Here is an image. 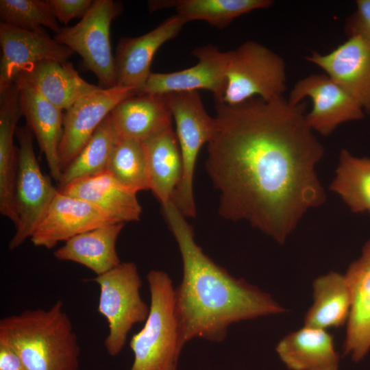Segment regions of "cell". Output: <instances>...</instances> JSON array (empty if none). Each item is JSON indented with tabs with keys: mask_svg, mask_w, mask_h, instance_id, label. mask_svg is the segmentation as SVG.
I'll return each instance as SVG.
<instances>
[{
	"mask_svg": "<svg viewBox=\"0 0 370 370\" xmlns=\"http://www.w3.org/2000/svg\"><path fill=\"white\" fill-rule=\"evenodd\" d=\"M19 91L20 105L26 126L36 136L52 178L61 180L62 171L59 147L63 134V110L47 99L30 83L18 75L14 81Z\"/></svg>",
	"mask_w": 370,
	"mask_h": 370,
	"instance_id": "obj_17",
	"label": "cell"
},
{
	"mask_svg": "<svg viewBox=\"0 0 370 370\" xmlns=\"http://www.w3.org/2000/svg\"><path fill=\"white\" fill-rule=\"evenodd\" d=\"M58 21L67 25L75 18H82L92 4V0H47Z\"/></svg>",
	"mask_w": 370,
	"mask_h": 370,
	"instance_id": "obj_33",
	"label": "cell"
},
{
	"mask_svg": "<svg viewBox=\"0 0 370 370\" xmlns=\"http://www.w3.org/2000/svg\"><path fill=\"white\" fill-rule=\"evenodd\" d=\"M16 136L17 171L15 184L16 231L8 247L14 250L30 238L44 219L57 192L50 177L38 164L33 147V134L27 127H18Z\"/></svg>",
	"mask_w": 370,
	"mask_h": 370,
	"instance_id": "obj_9",
	"label": "cell"
},
{
	"mask_svg": "<svg viewBox=\"0 0 370 370\" xmlns=\"http://www.w3.org/2000/svg\"><path fill=\"white\" fill-rule=\"evenodd\" d=\"M150 293L148 317L131 338L134 360L129 370H176L185 345L175 308V287L168 273L151 270L147 276Z\"/></svg>",
	"mask_w": 370,
	"mask_h": 370,
	"instance_id": "obj_4",
	"label": "cell"
},
{
	"mask_svg": "<svg viewBox=\"0 0 370 370\" xmlns=\"http://www.w3.org/2000/svg\"><path fill=\"white\" fill-rule=\"evenodd\" d=\"M143 144L147 158L149 190L162 207L172 201L182 177V160L177 135L170 127Z\"/></svg>",
	"mask_w": 370,
	"mask_h": 370,
	"instance_id": "obj_24",
	"label": "cell"
},
{
	"mask_svg": "<svg viewBox=\"0 0 370 370\" xmlns=\"http://www.w3.org/2000/svg\"><path fill=\"white\" fill-rule=\"evenodd\" d=\"M313 303L304 317V326L325 330L347 323L352 303L345 274L336 271L317 278L312 283Z\"/></svg>",
	"mask_w": 370,
	"mask_h": 370,
	"instance_id": "obj_25",
	"label": "cell"
},
{
	"mask_svg": "<svg viewBox=\"0 0 370 370\" xmlns=\"http://www.w3.org/2000/svg\"><path fill=\"white\" fill-rule=\"evenodd\" d=\"M18 75L63 111L82 97L101 88L85 81L69 61H42Z\"/></svg>",
	"mask_w": 370,
	"mask_h": 370,
	"instance_id": "obj_23",
	"label": "cell"
},
{
	"mask_svg": "<svg viewBox=\"0 0 370 370\" xmlns=\"http://www.w3.org/2000/svg\"><path fill=\"white\" fill-rule=\"evenodd\" d=\"M58 191L93 204L117 222L138 221L141 217L137 193L123 186L107 170L75 180Z\"/></svg>",
	"mask_w": 370,
	"mask_h": 370,
	"instance_id": "obj_20",
	"label": "cell"
},
{
	"mask_svg": "<svg viewBox=\"0 0 370 370\" xmlns=\"http://www.w3.org/2000/svg\"><path fill=\"white\" fill-rule=\"evenodd\" d=\"M117 138L109 114L82 151L63 171L58 190L75 180L106 171Z\"/></svg>",
	"mask_w": 370,
	"mask_h": 370,
	"instance_id": "obj_29",
	"label": "cell"
},
{
	"mask_svg": "<svg viewBox=\"0 0 370 370\" xmlns=\"http://www.w3.org/2000/svg\"><path fill=\"white\" fill-rule=\"evenodd\" d=\"M279 358L290 370H338L339 355L325 330L304 326L290 332L276 346Z\"/></svg>",
	"mask_w": 370,
	"mask_h": 370,
	"instance_id": "obj_21",
	"label": "cell"
},
{
	"mask_svg": "<svg viewBox=\"0 0 370 370\" xmlns=\"http://www.w3.org/2000/svg\"><path fill=\"white\" fill-rule=\"evenodd\" d=\"M1 23L28 31H40L44 27L58 34L61 27L47 1L1 0Z\"/></svg>",
	"mask_w": 370,
	"mask_h": 370,
	"instance_id": "obj_31",
	"label": "cell"
},
{
	"mask_svg": "<svg viewBox=\"0 0 370 370\" xmlns=\"http://www.w3.org/2000/svg\"><path fill=\"white\" fill-rule=\"evenodd\" d=\"M186 23L176 14L143 35L121 38L114 56L116 85L134 88L138 95L151 73V64L158 49L175 38Z\"/></svg>",
	"mask_w": 370,
	"mask_h": 370,
	"instance_id": "obj_16",
	"label": "cell"
},
{
	"mask_svg": "<svg viewBox=\"0 0 370 370\" xmlns=\"http://www.w3.org/2000/svg\"><path fill=\"white\" fill-rule=\"evenodd\" d=\"M122 10L119 2L95 0L79 22L61 27L53 37L81 56L84 67L97 77L102 88L116 86L110 29L112 21Z\"/></svg>",
	"mask_w": 370,
	"mask_h": 370,
	"instance_id": "obj_8",
	"label": "cell"
},
{
	"mask_svg": "<svg viewBox=\"0 0 370 370\" xmlns=\"http://www.w3.org/2000/svg\"><path fill=\"white\" fill-rule=\"evenodd\" d=\"M321 68L370 114V45L352 36L330 52L306 57Z\"/></svg>",
	"mask_w": 370,
	"mask_h": 370,
	"instance_id": "obj_15",
	"label": "cell"
},
{
	"mask_svg": "<svg viewBox=\"0 0 370 370\" xmlns=\"http://www.w3.org/2000/svg\"><path fill=\"white\" fill-rule=\"evenodd\" d=\"M0 88L8 86L19 73L38 62L64 63L74 53L45 29L28 31L3 23H0Z\"/></svg>",
	"mask_w": 370,
	"mask_h": 370,
	"instance_id": "obj_13",
	"label": "cell"
},
{
	"mask_svg": "<svg viewBox=\"0 0 370 370\" xmlns=\"http://www.w3.org/2000/svg\"><path fill=\"white\" fill-rule=\"evenodd\" d=\"M229 51L226 88L218 103L232 106L253 97L270 101L284 97L286 66L282 57L254 40Z\"/></svg>",
	"mask_w": 370,
	"mask_h": 370,
	"instance_id": "obj_5",
	"label": "cell"
},
{
	"mask_svg": "<svg viewBox=\"0 0 370 370\" xmlns=\"http://www.w3.org/2000/svg\"><path fill=\"white\" fill-rule=\"evenodd\" d=\"M348 37H358L370 45V0H357L356 9L346 21Z\"/></svg>",
	"mask_w": 370,
	"mask_h": 370,
	"instance_id": "obj_32",
	"label": "cell"
},
{
	"mask_svg": "<svg viewBox=\"0 0 370 370\" xmlns=\"http://www.w3.org/2000/svg\"><path fill=\"white\" fill-rule=\"evenodd\" d=\"M330 188L352 212L370 214V158H358L342 149Z\"/></svg>",
	"mask_w": 370,
	"mask_h": 370,
	"instance_id": "obj_28",
	"label": "cell"
},
{
	"mask_svg": "<svg viewBox=\"0 0 370 370\" xmlns=\"http://www.w3.org/2000/svg\"><path fill=\"white\" fill-rule=\"evenodd\" d=\"M206 170L225 219L245 221L283 244L325 194L315 171L324 154L307 123L306 103L282 97L216 102Z\"/></svg>",
	"mask_w": 370,
	"mask_h": 370,
	"instance_id": "obj_1",
	"label": "cell"
},
{
	"mask_svg": "<svg viewBox=\"0 0 370 370\" xmlns=\"http://www.w3.org/2000/svg\"><path fill=\"white\" fill-rule=\"evenodd\" d=\"M21 116L20 112L12 106L0 110V213L15 227L18 221L14 200L17 150L14 137Z\"/></svg>",
	"mask_w": 370,
	"mask_h": 370,
	"instance_id": "obj_27",
	"label": "cell"
},
{
	"mask_svg": "<svg viewBox=\"0 0 370 370\" xmlns=\"http://www.w3.org/2000/svg\"><path fill=\"white\" fill-rule=\"evenodd\" d=\"M176 126V135L182 160V173L172 201L186 217H196L193 179L198 153L213 138L215 117L206 112L198 91L164 95Z\"/></svg>",
	"mask_w": 370,
	"mask_h": 370,
	"instance_id": "obj_6",
	"label": "cell"
},
{
	"mask_svg": "<svg viewBox=\"0 0 370 370\" xmlns=\"http://www.w3.org/2000/svg\"><path fill=\"white\" fill-rule=\"evenodd\" d=\"M0 370H25L17 352L2 341H0Z\"/></svg>",
	"mask_w": 370,
	"mask_h": 370,
	"instance_id": "obj_34",
	"label": "cell"
},
{
	"mask_svg": "<svg viewBox=\"0 0 370 370\" xmlns=\"http://www.w3.org/2000/svg\"><path fill=\"white\" fill-rule=\"evenodd\" d=\"M106 170L123 186L136 193L149 190L147 158L141 142L118 137Z\"/></svg>",
	"mask_w": 370,
	"mask_h": 370,
	"instance_id": "obj_30",
	"label": "cell"
},
{
	"mask_svg": "<svg viewBox=\"0 0 370 370\" xmlns=\"http://www.w3.org/2000/svg\"><path fill=\"white\" fill-rule=\"evenodd\" d=\"M124 225L110 223L75 236L53 256L59 260L80 264L97 275H102L121 263L116 243Z\"/></svg>",
	"mask_w": 370,
	"mask_h": 370,
	"instance_id": "obj_22",
	"label": "cell"
},
{
	"mask_svg": "<svg viewBox=\"0 0 370 370\" xmlns=\"http://www.w3.org/2000/svg\"><path fill=\"white\" fill-rule=\"evenodd\" d=\"M136 95L132 87L100 88L77 101L64 111L63 134L59 147L62 171L73 160L97 127L122 101Z\"/></svg>",
	"mask_w": 370,
	"mask_h": 370,
	"instance_id": "obj_11",
	"label": "cell"
},
{
	"mask_svg": "<svg viewBox=\"0 0 370 370\" xmlns=\"http://www.w3.org/2000/svg\"><path fill=\"white\" fill-rule=\"evenodd\" d=\"M92 280L100 288L98 312L109 328L104 346L110 356H116L123 350L133 326L148 317L149 306L140 293L142 280L136 264L125 262Z\"/></svg>",
	"mask_w": 370,
	"mask_h": 370,
	"instance_id": "obj_7",
	"label": "cell"
},
{
	"mask_svg": "<svg viewBox=\"0 0 370 370\" xmlns=\"http://www.w3.org/2000/svg\"><path fill=\"white\" fill-rule=\"evenodd\" d=\"M0 341L11 346L25 370H77L80 347L63 303L25 310L0 320Z\"/></svg>",
	"mask_w": 370,
	"mask_h": 370,
	"instance_id": "obj_3",
	"label": "cell"
},
{
	"mask_svg": "<svg viewBox=\"0 0 370 370\" xmlns=\"http://www.w3.org/2000/svg\"><path fill=\"white\" fill-rule=\"evenodd\" d=\"M193 53L198 59L197 64L176 72H151L138 95H166L203 89L211 92L216 102L220 101L226 88L230 51H221L217 47L208 45L195 48Z\"/></svg>",
	"mask_w": 370,
	"mask_h": 370,
	"instance_id": "obj_12",
	"label": "cell"
},
{
	"mask_svg": "<svg viewBox=\"0 0 370 370\" xmlns=\"http://www.w3.org/2000/svg\"><path fill=\"white\" fill-rule=\"evenodd\" d=\"M273 3L271 0H153L147 4L150 12L173 8L186 23L199 20L223 28L237 17Z\"/></svg>",
	"mask_w": 370,
	"mask_h": 370,
	"instance_id": "obj_26",
	"label": "cell"
},
{
	"mask_svg": "<svg viewBox=\"0 0 370 370\" xmlns=\"http://www.w3.org/2000/svg\"><path fill=\"white\" fill-rule=\"evenodd\" d=\"M345 274L350 285L352 303L343 350L354 362H358L370 349V240Z\"/></svg>",
	"mask_w": 370,
	"mask_h": 370,
	"instance_id": "obj_18",
	"label": "cell"
},
{
	"mask_svg": "<svg viewBox=\"0 0 370 370\" xmlns=\"http://www.w3.org/2000/svg\"><path fill=\"white\" fill-rule=\"evenodd\" d=\"M120 223L93 204L58 192L31 238L36 247L52 249L62 241L98 227Z\"/></svg>",
	"mask_w": 370,
	"mask_h": 370,
	"instance_id": "obj_14",
	"label": "cell"
},
{
	"mask_svg": "<svg viewBox=\"0 0 370 370\" xmlns=\"http://www.w3.org/2000/svg\"><path fill=\"white\" fill-rule=\"evenodd\" d=\"M309 97L312 110L306 119L310 128L328 136L341 124L360 120L365 112L360 106L326 74H310L296 82L288 101L298 104Z\"/></svg>",
	"mask_w": 370,
	"mask_h": 370,
	"instance_id": "obj_10",
	"label": "cell"
},
{
	"mask_svg": "<svg viewBox=\"0 0 370 370\" xmlns=\"http://www.w3.org/2000/svg\"><path fill=\"white\" fill-rule=\"evenodd\" d=\"M172 114L164 95H136L120 102L110 119L119 138L144 142L172 127Z\"/></svg>",
	"mask_w": 370,
	"mask_h": 370,
	"instance_id": "obj_19",
	"label": "cell"
},
{
	"mask_svg": "<svg viewBox=\"0 0 370 370\" xmlns=\"http://www.w3.org/2000/svg\"><path fill=\"white\" fill-rule=\"evenodd\" d=\"M162 208L182 260V278L175 287L174 299L184 345L195 338L222 342L233 323L285 312L271 295L210 258L173 201Z\"/></svg>",
	"mask_w": 370,
	"mask_h": 370,
	"instance_id": "obj_2",
	"label": "cell"
}]
</instances>
